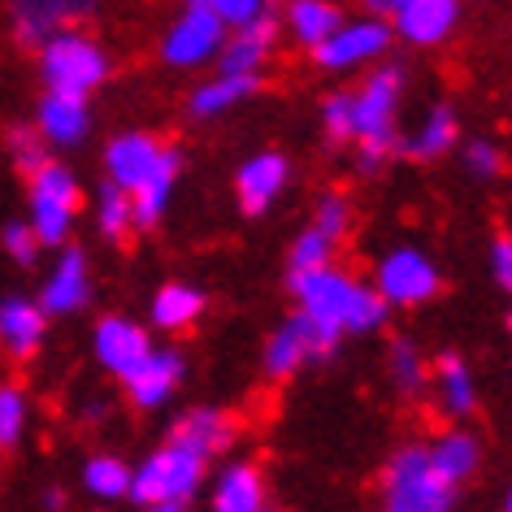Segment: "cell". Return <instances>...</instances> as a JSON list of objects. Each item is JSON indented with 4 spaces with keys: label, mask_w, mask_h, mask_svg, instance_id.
Returning a JSON list of instances; mask_svg holds the SVG:
<instances>
[{
    "label": "cell",
    "mask_w": 512,
    "mask_h": 512,
    "mask_svg": "<svg viewBox=\"0 0 512 512\" xmlns=\"http://www.w3.org/2000/svg\"><path fill=\"white\" fill-rule=\"evenodd\" d=\"M291 291L300 296V313L317 317V322L335 326L339 335H365L387 317V300L374 287H361L356 278L330 270V265H313V270H291Z\"/></svg>",
    "instance_id": "6da1fadb"
},
{
    "label": "cell",
    "mask_w": 512,
    "mask_h": 512,
    "mask_svg": "<svg viewBox=\"0 0 512 512\" xmlns=\"http://www.w3.org/2000/svg\"><path fill=\"white\" fill-rule=\"evenodd\" d=\"M400 70H378L361 92L352 96V118H356V135L361 139V170L378 174L382 161L395 148V105H400Z\"/></svg>",
    "instance_id": "7a4b0ae2"
},
{
    "label": "cell",
    "mask_w": 512,
    "mask_h": 512,
    "mask_svg": "<svg viewBox=\"0 0 512 512\" xmlns=\"http://www.w3.org/2000/svg\"><path fill=\"white\" fill-rule=\"evenodd\" d=\"M200 478H204V456L170 443L152 460H144L139 473H131L126 495L139 499V504H148V508H183L187 499L196 495Z\"/></svg>",
    "instance_id": "3957f363"
},
{
    "label": "cell",
    "mask_w": 512,
    "mask_h": 512,
    "mask_svg": "<svg viewBox=\"0 0 512 512\" xmlns=\"http://www.w3.org/2000/svg\"><path fill=\"white\" fill-rule=\"evenodd\" d=\"M452 491L456 486L439 478L426 447H404L382 478V504L391 512H443L452 504Z\"/></svg>",
    "instance_id": "277c9868"
},
{
    "label": "cell",
    "mask_w": 512,
    "mask_h": 512,
    "mask_svg": "<svg viewBox=\"0 0 512 512\" xmlns=\"http://www.w3.org/2000/svg\"><path fill=\"white\" fill-rule=\"evenodd\" d=\"M40 70L53 92H70V96H87L92 87L109 74V61L100 53V44L83 31H70L61 27L44 40V57H40Z\"/></svg>",
    "instance_id": "5b68a950"
},
{
    "label": "cell",
    "mask_w": 512,
    "mask_h": 512,
    "mask_svg": "<svg viewBox=\"0 0 512 512\" xmlns=\"http://www.w3.org/2000/svg\"><path fill=\"white\" fill-rule=\"evenodd\" d=\"M74 213H79V183L66 165L44 161L31 170V230L40 243H66Z\"/></svg>",
    "instance_id": "8992f818"
},
{
    "label": "cell",
    "mask_w": 512,
    "mask_h": 512,
    "mask_svg": "<svg viewBox=\"0 0 512 512\" xmlns=\"http://www.w3.org/2000/svg\"><path fill=\"white\" fill-rule=\"evenodd\" d=\"M335 343H339L335 326L317 322L309 313H296L291 322H283V330H278L270 339V348H265V369H270V378H291L300 365L330 356Z\"/></svg>",
    "instance_id": "52a82bcc"
},
{
    "label": "cell",
    "mask_w": 512,
    "mask_h": 512,
    "mask_svg": "<svg viewBox=\"0 0 512 512\" xmlns=\"http://www.w3.org/2000/svg\"><path fill=\"white\" fill-rule=\"evenodd\" d=\"M226 40V22L209 5H191L165 35V61L170 66H200L209 61Z\"/></svg>",
    "instance_id": "ba28073f"
},
{
    "label": "cell",
    "mask_w": 512,
    "mask_h": 512,
    "mask_svg": "<svg viewBox=\"0 0 512 512\" xmlns=\"http://www.w3.org/2000/svg\"><path fill=\"white\" fill-rule=\"evenodd\" d=\"M439 291V270L413 248L391 252L378 265V296L387 304H421Z\"/></svg>",
    "instance_id": "9c48e42d"
},
{
    "label": "cell",
    "mask_w": 512,
    "mask_h": 512,
    "mask_svg": "<svg viewBox=\"0 0 512 512\" xmlns=\"http://www.w3.org/2000/svg\"><path fill=\"white\" fill-rule=\"evenodd\" d=\"M100 0H9V18L22 44H44L53 31L74 27L79 18H92Z\"/></svg>",
    "instance_id": "30bf717a"
},
{
    "label": "cell",
    "mask_w": 512,
    "mask_h": 512,
    "mask_svg": "<svg viewBox=\"0 0 512 512\" xmlns=\"http://www.w3.org/2000/svg\"><path fill=\"white\" fill-rule=\"evenodd\" d=\"M387 44H391L387 22H339V27L330 31L313 53H317V61H322L326 70H352V66H361V61H369V57L387 53Z\"/></svg>",
    "instance_id": "8fae6325"
},
{
    "label": "cell",
    "mask_w": 512,
    "mask_h": 512,
    "mask_svg": "<svg viewBox=\"0 0 512 512\" xmlns=\"http://www.w3.org/2000/svg\"><path fill=\"white\" fill-rule=\"evenodd\" d=\"M174 152L161 148L152 135H122L109 144V178L126 191H135L144 178H152L161 170L165 161H170Z\"/></svg>",
    "instance_id": "7c38bea8"
},
{
    "label": "cell",
    "mask_w": 512,
    "mask_h": 512,
    "mask_svg": "<svg viewBox=\"0 0 512 512\" xmlns=\"http://www.w3.org/2000/svg\"><path fill=\"white\" fill-rule=\"evenodd\" d=\"M235 430H239V426H235V417L222 413V408H191L187 417H178L174 443L209 460V456L226 452V447L235 443Z\"/></svg>",
    "instance_id": "4fadbf2b"
},
{
    "label": "cell",
    "mask_w": 512,
    "mask_h": 512,
    "mask_svg": "<svg viewBox=\"0 0 512 512\" xmlns=\"http://www.w3.org/2000/svg\"><path fill=\"white\" fill-rule=\"evenodd\" d=\"M278 40V22L270 14H256L252 22H243L235 27V40H222V74H256L261 70V61L270 57V48Z\"/></svg>",
    "instance_id": "5bb4252c"
},
{
    "label": "cell",
    "mask_w": 512,
    "mask_h": 512,
    "mask_svg": "<svg viewBox=\"0 0 512 512\" xmlns=\"http://www.w3.org/2000/svg\"><path fill=\"white\" fill-rule=\"evenodd\" d=\"M178 378H183V356L178 352H148L131 374H126V391L139 408H157L174 395Z\"/></svg>",
    "instance_id": "9a60e30c"
},
{
    "label": "cell",
    "mask_w": 512,
    "mask_h": 512,
    "mask_svg": "<svg viewBox=\"0 0 512 512\" xmlns=\"http://www.w3.org/2000/svg\"><path fill=\"white\" fill-rule=\"evenodd\" d=\"M460 18L456 0H408V5L395 9V27L408 44H439L452 35Z\"/></svg>",
    "instance_id": "2e32d148"
},
{
    "label": "cell",
    "mask_w": 512,
    "mask_h": 512,
    "mask_svg": "<svg viewBox=\"0 0 512 512\" xmlns=\"http://www.w3.org/2000/svg\"><path fill=\"white\" fill-rule=\"evenodd\" d=\"M87 300H92V278H87L83 252L74 248V252L61 256V265H57L53 274H48L40 309H44V313H79Z\"/></svg>",
    "instance_id": "e0dca14e"
},
{
    "label": "cell",
    "mask_w": 512,
    "mask_h": 512,
    "mask_svg": "<svg viewBox=\"0 0 512 512\" xmlns=\"http://www.w3.org/2000/svg\"><path fill=\"white\" fill-rule=\"evenodd\" d=\"M148 352H152V343H148V335L139 326L122 322V317L100 322V330H96V356H100V365H105V369H113V374L126 378Z\"/></svg>",
    "instance_id": "ac0fdd59"
},
{
    "label": "cell",
    "mask_w": 512,
    "mask_h": 512,
    "mask_svg": "<svg viewBox=\"0 0 512 512\" xmlns=\"http://www.w3.org/2000/svg\"><path fill=\"white\" fill-rule=\"evenodd\" d=\"M287 187V161L278 152H261L239 170V204L243 213H265L274 196Z\"/></svg>",
    "instance_id": "d6986e66"
},
{
    "label": "cell",
    "mask_w": 512,
    "mask_h": 512,
    "mask_svg": "<svg viewBox=\"0 0 512 512\" xmlns=\"http://www.w3.org/2000/svg\"><path fill=\"white\" fill-rule=\"evenodd\" d=\"M87 105L83 96H70V92H48V100L40 105V135L53 139L61 148H74L87 139Z\"/></svg>",
    "instance_id": "ffe728a7"
},
{
    "label": "cell",
    "mask_w": 512,
    "mask_h": 512,
    "mask_svg": "<svg viewBox=\"0 0 512 512\" xmlns=\"http://www.w3.org/2000/svg\"><path fill=\"white\" fill-rule=\"evenodd\" d=\"M0 343L14 356H31L44 343V309L31 300L9 296L0 304Z\"/></svg>",
    "instance_id": "44dd1931"
},
{
    "label": "cell",
    "mask_w": 512,
    "mask_h": 512,
    "mask_svg": "<svg viewBox=\"0 0 512 512\" xmlns=\"http://www.w3.org/2000/svg\"><path fill=\"white\" fill-rule=\"evenodd\" d=\"M478 460H482V447L473 434H443V439L430 447V465L439 469V478L447 486L469 482L473 469H478Z\"/></svg>",
    "instance_id": "7402d4cb"
},
{
    "label": "cell",
    "mask_w": 512,
    "mask_h": 512,
    "mask_svg": "<svg viewBox=\"0 0 512 512\" xmlns=\"http://www.w3.org/2000/svg\"><path fill=\"white\" fill-rule=\"evenodd\" d=\"M213 504L222 512H256L265 504V486H261V473L248 469V465H235L222 473V482H217V495Z\"/></svg>",
    "instance_id": "603a6c76"
},
{
    "label": "cell",
    "mask_w": 512,
    "mask_h": 512,
    "mask_svg": "<svg viewBox=\"0 0 512 512\" xmlns=\"http://www.w3.org/2000/svg\"><path fill=\"white\" fill-rule=\"evenodd\" d=\"M178 174V157H170L152 178H144L135 191H131V222L135 226H157L161 213H165V200H170V183Z\"/></svg>",
    "instance_id": "cb8c5ba5"
},
{
    "label": "cell",
    "mask_w": 512,
    "mask_h": 512,
    "mask_svg": "<svg viewBox=\"0 0 512 512\" xmlns=\"http://www.w3.org/2000/svg\"><path fill=\"white\" fill-rule=\"evenodd\" d=\"M256 74H222V79L204 83L196 96H191V113L196 118H213V113H226L230 105H239L248 92H256Z\"/></svg>",
    "instance_id": "d4e9b609"
},
{
    "label": "cell",
    "mask_w": 512,
    "mask_h": 512,
    "mask_svg": "<svg viewBox=\"0 0 512 512\" xmlns=\"http://www.w3.org/2000/svg\"><path fill=\"white\" fill-rule=\"evenodd\" d=\"M339 22H343L339 9L326 5V0H296V5H291V31H296V40L309 44V48L322 44Z\"/></svg>",
    "instance_id": "484cf974"
},
{
    "label": "cell",
    "mask_w": 512,
    "mask_h": 512,
    "mask_svg": "<svg viewBox=\"0 0 512 512\" xmlns=\"http://www.w3.org/2000/svg\"><path fill=\"white\" fill-rule=\"evenodd\" d=\"M204 309V300H200V291H191V287H161L157 291V300H152V322L165 326V330H178V326H187V322H196V313Z\"/></svg>",
    "instance_id": "4316f807"
},
{
    "label": "cell",
    "mask_w": 512,
    "mask_h": 512,
    "mask_svg": "<svg viewBox=\"0 0 512 512\" xmlns=\"http://www.w3.org/2000/svg\"><path fill=\"white\" fill-rule=\"evenodd\" d=\"M447 148H456V113L447 109V105H439L430 113V122L421 126V131L413 135V144H408V152L413 157H443Z\"/></svg>",
    "instance_id": "83f0119b"
},
{
    "label": "cell",
    "mask_w": 512,
    "mask_h": 512,
    "mask_svg": "<svg viewBox=\"0 0 512 512\" xmlns=\"http://www.w3.org/2000/svg\"><path fill=\"white\" fill-rule=\"evenodd\" d=\"M439 387H443V404L452 408L456 417H465V413H473V378H469V369H465V361L460 356H443L439 361Z\"/></svg>",
    "instance_id": "f1b7e54d"
},
{
    "label": "cell",
    "mask_w": 512,
    "mask_h": 512,
    "mask_svg": "<svg viewBox=\"0 0 512 512\" xmlns=\"http://www.w3.org/2000/svg\"><path fill=\"white\" fill-rule=\"evenodd\" d=\"M83 482H87V491L100 495V499H122L126 486H131V469L113 456H96V460H87Z\"/></svg>",
    "instance_id": "f546056e"
},
{
    "label": "cell",
    "mask_w": 512,
    "mask_h": 512,
    "mask_svg": "<svg viewBox=\"0 0 512 512\" xmlns=\"http://www.w3.org/2000/svg\"><path fill=\"white\" fill-rule=\"evenodd\" d=\"M131 191L118 187V183H105L100 187V230H105L109 239H126V230H131Z\"/></svg>",
    "instance_id": "4dcf8cb0"
},
{
    "label": "cell",
    "mask_w": 512,
    "mask_h": 512,
    "mask_svg": "<svg viewBox=\"0 0 512 512\" xmlns=\"http://www.w3.org/2000/svg\"><path fill=\"white\" fill-rule=\"evenodd\" d=\"M391 378H395V387H400L404 395L426 391V365H421V356H417V348L408 339H400L391 348Z\"/></svg>",
    "instance_id": "1f68e13d"
},
{
    "label": "cell",
    "mask_w": 512,
    "mask_h": 512,
    "mask_svg": "<svg viewBox=\"0 0 512 512\" xmlns=\"http://www.w3.org/2000/svg\"><path fill=\"white\" fill-rule=\"evenodd\" d=\"M27 426V400L18 387H0V447H14Z\"/></svg>",
    "instance_id": "d6a6232c"
},
{
    "label": "cell",
    "mask_w": 512,
    "mask_h": 512,
    "mask_svg": "<svg viewBox=\"0 0 512 512\" xmlns=\"http://www.w3.org/2000/svg\"><path fill=\"white\" fill-rule=\"evenodd\" d=\"M330 252H335V239H326L322 230H304L291 248V270H313V265H330Z\"/></svg>",
    "instance_id": "836d02e7"
},
{
    "label": "cell",
    "mask_w": 512,
    "mask_h": 512,
    "mask_svg": "<svg viewBox=\"0 0 512 512\" xmlns=\"http://www.w3.org/2000/svg\"><path fill=\"white\" fill-rule=\"evenodd\" d=\"M322 122H326V135L335 139V144H348L356 135V118H352V92H335L326 100L322 109Z\"/></svg>",
    "instance_id": "e575fe53"
},
{
    "label": "cell",
    "mask_w": 512,
    "mask_h": 512,
    "mask_svg": "<svg viewBox=\"0 0 512 512\" xmlns=\"http://www.w3.org/2000/svg\"><path fill=\"white\" fill-rule=\"evenodd\" d=\"M9 152H14V161H18V170H40V165L48 161V152H44V139L40 131H31V126H14L9 131Z\"/></svg>",
    "instance_id": "d590c367"
},
{
    "label": "cell",
    "mask_w": 512,
    "mask_h": 512,
    "mask_svg": "<svg viewBox=\"0 0 512 512\" xmlns=\"http://www.w3.org/2000/svg\"><path fill=\"white\" fill-rule=\"evenodd\" d=\"M348 226H352V204L343 200V196H326L322 204H317V230H322L326 239H343L348 235Z\"/></svg>",
    "instance_id": "8d00e7d4"
},
{
    "label": "cell",
    "mask_w": 512,
    "mask_h": 512,
    "mask_svg": "<svg viewBox=\"0 0 512 512\" xmlns=\"http://www.w3.org/2000/svg\"><path fill=\"white\" fill-rule=\"evenodd\" d=\"M5 248L18 265H35V252H40V235L27 222H9L5 226Z\"/></svg>",
    "instance_id": "74e56055"
},
{
    "label": "cell",
    "mask_w": 512,
    "mask_h": 512,
    "mask_svg": "<svg viewBox=\"0 0 512 512\" xmlns=\"http://www.w3.org/2000/svg\"><path fill=\"white\" fill-rule=\"evenodd\" d=\"M209 9L226 27H243V22H252L256 14H265V0H209Z\"/></svg>",
    "instance_id": "f35d334b"
},
{
    "label": "cell",
    "mask_w": 512,
    "mask_h": 512,
    "mask_svg": "<svg viewBox=\"0 0 512 512\" xmlns=\"http://www.w3.org/2000/svg\"><path fill=\"white\" fill-rule=\"evenodd\" d=\"M465 161H469V170L478 174V178H491L499 170V152L491 144H469L465 148Z\"/></svg>",
    "instance_id": "ab89813d"
},
{
    "label": "cell",
    "mask_w": 512,
    "mask_h": 512,
    "mask_svg": "<svg viewBox=\"0 0 512 512\" xmlns=\"http://www.w3.org/2000/svg\"><path fill=\"white\" fill-rule=\"evenodd\" d=\"M491 270H495V283L499 287L512 283V243L508 239H499L495 248H491Z\"/></svg>",
    "instance_id": "60d3db41"
},
{
    "label": "cell",
    "mask_w": 512,
    "mask_h": 512,
    "mask_svg": "<svg viewBox=\"0 0 512 512\" xmlns=\"http://www.w3.org/2000/svg\"><path fill=\"white\" fill-rule=\"evenodd\" d=\"M400 5H408V0H365V9H374V14H395Z\"/></svg>",
    "instance_id": "b9f144b4"
},
{
    "label": "cell",
    "mask_w": 512,
    "mask_h": 512,
    "mask_svg": "<svg viewBox=\"0 0 512 512\" xmlns=\"http://www.w3.org/2000/svg\"><path fill=\"white\" fill-rule=\"evenodd\" d=\"M191 5H209V0H191Z\"/></svg>",
    "instance_id": "7bdbcfd3"
}]
</instances>
